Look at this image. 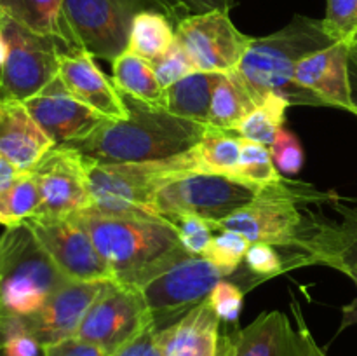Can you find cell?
I'll return each instance as SVG.
<instances>
[{
    "label": "cell",
    "instance_id": "43",
    "mask_svg": "<svg viewBox=\"0 0 357 356\" xmlns=\"http://www.w3.org/2000/svg\"><path fill=\"white\" fill-rule=\"evenodd\" d=\"M0 353L3 356H44V346L31 334H20L10 339Z\"/></svg>",
    "mask_w": 357,
    "mask_h": 356
},
{
    "label": "cell",
    "instance_id": "18",
    "mask_svg": "<svg viewBox=\"0 0 357 356\" xmlns=\"http://www.w3.org/2000/svg\"><path fill=\"white\" fill-rule=\"evenodd\" d=\"M295 82L317 98L323 107L340 108L357 115L347 42H333L303 58L295 70Z\"/></svg>",
    "mask_w": 357,
    "mask_h": 356
},
{
    "label": "cell",
    "instance_id": "29",
    "mask_svg": "<svg viewBox=\"0 0 357 356\" xmlns=\"http://www.w3.org/2000/svg\"><path fill=\"white\" fill-rule=\"evenodd\" d=\"M289 107L291 103L286 98L274 93L265 94L261 101H258L257 107L244 117L236 133L241 138L271 145L279 129L284 128L286 110Z\"/></svg>",
    "mask_w": 357,
    "mask_h": 356
},
{
    "label": "cell",
    "instance_id": "45",
    "mask_svg": "<svg viewBox=\"0 0 357 356\" xmlns=\"http://www.w3.org/2000/svg\"><path fill=\"white\" fill-rule=\"evenodd\" d=\"M24 171H20L9 159L0 156V198L16 184L17 178L23 175Z\"/></svg>",
    "mask_w": 357,
    "mask_h": 356
},
{
    "label": "cell",
    "instance_id": "5",
    "mask_svg": "<svg viewBox=\"0 0 357 356\" xmlns=\"http://www.w3.org/2000/svg\"><path fill=\"white\" fill-rule=\"evenodd\" d=\"M188 171H199L194 147L169 159L150 163H103L87 157L91 208L112 215L159 216L152 208L157 185L171 175Z\"/></svg>",
    "mask_w": 357,
    "mask_h": 356
},
{
    "label": "cell",
    "instance_id": "27",
    "mask_svg": "<svg viewBox=\"0 0 357 356\" xmlns=\"http://www.w3.org/2000/svg\"><path fill=\"white\" fill-rule=\"evenodd\" d=\"M61 6L63 0H0V14L33 34L58 38L65 45Z\"/></svg>",
    "mask_w": 357,
    "mask_h": 356
},
{
    "label": "cell",
    "instance_id": "30",
    "mask_svg": "<svg viewBox=\"0 0 357 356\" xmlns=\"http://www.w3.org/2000/svg\"><path fill=\"white\" fill-rule=\"evenodd\" d=\"M38 205H40V194H38L37 181L31 171H26L0 198V225H21L37 213Z\"/></svg>",
    "mask_w": 357,
    "mask_h": 356
},
{
    "label": "cell",
    "instance_id": "32",
    "mask_svg": "<svg viewBox=\"0 0 357 356\" xmlns=\"http://www.w3.org/2000/svg\"><path fill=\"white\" fill-rule=\"evenodd\" d=\"M251 243L236 230L222 229L213 236L211 243L201 257L208 258L225 276H232L244 262Z\"/></svg>",
    "mask_w": 357,
    "mask_h": 356
},
{
    "label": "cell",
    "instance_id": "2",
    "mask_svg": "<svg viewBox=\"0 0 357 356\" xmlns=\"http://www.w3.org/2000/svg\"><path fill=\"white\" fill-rule=\"evenodd\" d=\"M335 199L338 195L333 192H321L309 184L281 178L261 187L253 201L213 227L216 232L236 230L250 243H267L293 251L295 255L288 262V269H291L298 265L305 244L323 222V216L310 206Z\"/></svg>",
    "mask_w": 357,
    "mask_h": 356
},
{
    "label": "cell",
    "instance_id": "39",
    "mask_svg": "<svg viewBox=\"0 0 357 356\" xmlns=\"http://www.w3.org/2000/svg\"><path fill=\"white\" fill-rule=\"evenodd\" d=\"M243 264L251 274L258 276V279L274 278L286 271L284 258L275 250V246L267 243H251Z\"/></svg>",
    "mask_w": 357,
    "mask_h": 356
},
{
    "label": "cell",
    "instance_id": "48",
    "mask_svg": "<svg viewBox=\"0 0 357 356\" xmlns=\"http://www.w3.org/2000/svg\"><path fill=\"white\" fill-rule=\"evenodd\" d=\"M0 356H3V355H2V353H0Z\"/></svg>",
    "mask_w": 357,
    "mask_h": 356
},
{
    "label": "cell",
    "instance_id": "10",
    "mask_svg": "<svg viewBox=\"0 0 357 356\" xmlns=\"http://www.w3.org/2000/svg\"><path fill=\"white\" fill-rule=\"evenodd\" d=\"M0 30L7 40V59L0 72V100L24 101L40 93L58 77V38L33 34L0 14Z\"/></svg>",
    "mask_w": 357,
    "mask_h": 356
},
{
    "label": "cell",
    "instance_id": "4",
    "mask_svg": "<svg viewBox=\"0 0 357 356\" xmlns=\"http://www.w3.org/2000/svg\"><path fill=\"white\" fill-rule=\"evenodd\" d=\"M333 38L324 31L323 20L296 14L284 28L267 37H253L244 52L237 73L255 100L268 93L286 98L291 105L323 107L309 91L295 82V70L303 58L333 44Z\"/></svg>",
    "mask_w": 357,
    "mask_h": 356
},
{
    "label": "cell",
    "instance_id": "13",
    "mask_svg": "<svg viewBox=\"0 0 357 356\" xmlns=\"http://www.w3.org/2000/svg\"><path fill=\"white\" fill-rule=\"evenodd\" d=\"M40 205L33 216L63 218L91 208L87 157L72 145H56L31 170Z\"/></svg>",
    "mask_w": 357,
    "mask_h": 356
},
{
    "label": "cell",
    "instance_id": "26",
    "mask_svg": "<svg viewBox=\"0 0 357 356\" xmlns=\"http://www.w3.org/2000/svg\"><path fill=\"white\" fill-rule=\"evenodd\" d=\"M174 40L176 30L166 14L152 9L139 10L132 20L126 51L152 63L160 58Z\"/></svg>",
    "mask_w": 357,
    "mask_h": 356
},
{
    "label": "cell",
    "instance_id": "37",
    "mask_svg": "<svg viewBox=\"0 0 357 356\" xmlns=\"http://www.w3.org/2000/svg\"><path fill=\"white\" fill-rule=\"evenodd\" d=\"M271 154L279 173L296 175L303 168V149L296 135L289 129L281 128L271 143Z\"/></svg>",
    "mask_w": 357,
    "mask_h": 356
},
{
    "label": "cell",
    "instance_id": "35",
    "mask_svg": "<svg viewBox=\"0 0 357 356\" xmlns=\"http://www.w3.org/2000/svg\"><path fill=\"white\" fill-rule=\"evenodd\" d=\"M152 10L166 14L176 27L181 20L194 14L211 13V10H225L230 13V9L237 6L239 0H146Z\"/></svg>",
    "mask_w": 357,
    "mask_h": 356
},
{
    "label": "cell",
    "instance_id": "44",
    "mask_svg": "<svg viewBox=\"0 0 357 356\" xmlns=\"http://www.w3.org/2000/svg\"><path fill=\"white\" fill-rule=\"evenodd\" d=\"M342 272L347 274L357 286V265H347V267L342 269ZM352 325H357V299L352 300L347 306L342 307V321L340 327H338V334H342L345 328L352 327Z\"/></svg>",
    "mask_w": 357,
    "mask_h": 356
},
{
    "label": "cell",
    "instance_id": "46",
    "mask_svg": "<svg viewBox=\"0 0 357 356\" xmlns=\"http://www.w3.org/2000/svg\"><path fill=\"white\" fill-rule=\"evenodd\" d=\"M349 47V70H351V84L354 98L357 94V34L347 42Z\"/></svg>",
    "mask_w": 357,
    "mask_h": 356
},
{
    "label": "cell",
    "instance_id": "17",
    "mask_svg": "<svg viewBox=\"0 0 357 356\" xmlns=\"http://www.w3.org/2000/svg\"><path fill=\"white\" fill-rule=\"evenodd\" d=\"M105 283L107 281L66 279L33 316H28L31 335L42 346L75 337L80 323L103 290Z\"/></svg>",
    "mask_w": 357,
    "mask_h": 356
},
{
    "label": "cell",
    "instance_id": "33",
    "mask_svg": "<svg viewBox=\"0 0 357 356\" xmlns=\"http://www.w3.org/2000/svg\"><path fill=\"white\" fill-rule=\"evenodd\" d=\"M169 220L178 232L180 246L190 255H202L208 244L211 243L216 229L209 220L194 215H171Z\"/></svg>",
    "mask_w": 357,
    "mask_h": 356
},
{
    "label": "cell",
    "instance_id": "14",
    "mask_svg": "<svg viewBox=\"0 0 357 356\" xmlns=\"http://www.w3.org/2000/svg\"><path fill=\"white\" fill-rule=\"evenodd\" d=\"M65 278L75 281H112L114 272L82 225L70 216H31L26 222Z\"/></svg>",
    "mask_w": 357,
    "mask_h": 356
},
{
    "label": "cell",
    "instance_id": "11",
    "mask_svg": "<svg viewBox=\"0 0 357 356\" xmlns=\"http://www.w3.org/2000/svg\"><path fill=\"white\" fill-rule=\"evenodd\" d=\"M150 325L152 316L139 290L112 279L105 283L75 337L112 356Z\"/></svg>",
    "mask_w": 357,
    "mask_h": 356
},
{
    "label": "cell",
    "instance_id": "23",
    "mask_svg": "<svg viewBox=\"0 0 357 356\" xmlns=\"http://www.w3.org/2000/svg\"><path fill=\"white\" fill-rule=\"evenodd\" d=\"M218 79L220 73L192 72L164 89L162 108L176 117L208 126L213 91Z\"/></svg>",
    "mask_w": 357,
    "mask_h": 356
},
{
    "label": "cell",
    "instance_id": "6",
    "mask_svg": "<svg viewBox=\"0 0 357 356\" xmlns=\"http://www.w3.org/2000/svg\"><path fill=\"white\" fill-rule=\"evenodd\" d=\"M66 279L26 223L0 234V306L33 316Z\"/></svg>",
    "mask_w": 357,
    "mask_h": 356
},
{
    "label": "cell",
    "instance_id": "19",
    "mask_svg": "<svg viewBox=\"0 0 357 356\" xmlns=\"http://www.w3.org/2000/svg\"><path fill=\"white\" fill-rule=\"evenodd\" d=\"M208 299L169 327L157 330L162 356H222L225 334Z\"/></svg>",
    "mask_w": 357,
    "mask_h": 356
},
{
    "label": "cell",
    "instance_id": "36",
    "mask_svg": "<svg viewBox=\"0 0 357 356\" xmlns=\"http://www.w3.org/2000/svg\"><path fill=\"white\" fill-rule=\"evenodd\" d=\"M152 66L164 89L173 86L174 82L181 80L183 77L190 75L192 72H197L194 63L190 61V58H188V54L178 40H174L173 45L160 58L152 61Z\"/></svg>",
    "mask_w": 357,
    "mask_h": 356
},
{
    "label": "cell",
    "instance_id": "24",
    "mask_svg": "<svg viewBox=\"0 0 357 356\" xmlns=\"http://www.w3.org/2000/svg\"><path fill=\"white\" fill-rule=\"evenodd\" d=\"M112 82L119 93L149 107L162 108L164 87L160 86L152 63L124 51L112 61Z\"/></svg>",
    "mask_w": 357,
    "mask_h": 356
},
{
    "label": "cell",
    "instance_id": "20",
    "mask_svg": "<svg viewBox=\"0 0 357 356\" xmlns=\"http://www.w3.org/2000/svg\"><path fill=\"white\" fill-rule=\"evenodd\" d=\"M54 147L23 101L0 100V156L26 173Z\"/></svg>",
    "mask_w": 357,
    "mask_h": 356
},
{
    "label": "cell",
    "instance_id": "40",
    "mask_svg": "<svg viewBox=\"0 0 357 356\" xmlns=\"http://www.w3.org/2000/svg\"><path fill=\"white\" fill-rule=\"evenodd\" d=\"M291 314L295 320V330H296V356H328L326 349L321 348L314 339L312 332H310L309 325H307L303 311L300 307L298 300L295 295H291Z\"/></svg>",
    "mask_w": 357,
    "mask_h": 356
},
{
    "label": "cell",
    "instance_id": "47",
    "mask_svg": "<svg viewBox=\"0 0 357 356\" xmlns=\"http://www.w3.org/2000/svg\"><path fill=\"white\" fill-rule=\"evenodd\" d=\"M6 59H7V40L6 37H3L2 30H0V72H2Z\"/></svg>",
    "mask_w": 357,
    "mask_h": 356
},
{
    "label": "cell",
    "instance_id": "8",
    "mask_svg": "<svg viewBox=\"0 0 357 356\" xmlns=\"http://www.w3.org/2000/svg\"><path fill=\"white\" fill-rule=\"evenodd\" d=\"M146 9V0H63L66 49H82L93 58L114 61L128 49L135 16Z\"/></svg>",
    "mask_w": 357,
    "mask_h": 356
},
{
    "label": "cell",
    "instance_id": "22",
    "mask_svg": "<svg viewBox=\"0 0 357 356\" xmlns=\"http://www.w3.org/2000/svg\"><path fill=\"white\" fill-rule=\"evenodd\" d=\"M340 220L323 218L316 234L303 250L300 265L319 264L342 271L347 265H357V209L333 202Z\"/></svg>",
    "mask_w": 357,
    "mask_h": 356
},
{
    "label": "cell",
    "instance_id": "38",
    "mask_svg": "<svg viewBox=\"0 0 357 356\" xmlns=\"http://www.w3.org/2000/svg\"><path fill=\"white\" fill-rule=\"evenodd\" d=\"M208 302L213 311L223 323L237 325L244 304V290L232 281H218L211 293L208 295Z\"/></svg>",
    "mask_w": 357,
    "mask_h": 356
},
{
    "label": "cell",
    "instance_id": "31",
    "mask_svg": "<svg viewBox=\"0 0 357 356\" xmlns=\"http://www.w3.org/2000/svg\"><path fill=\"white\" fill-rule=\"evenodd\" d=\"M237 178L257 187L275 184L281 180V173L272 159L271 147L253 140L241 138V159L237 166Z\"/></svg>",
    "mask_w": 357,
    "mask_h": 356
},
{
    "label": "cell",
    "instance_id": "34",
    "mask_svg": "<svg viewBox=\"0 0 357 356\" xmlns=\"http://www.w3.org/2000/svg\"><path fill=\"white\" fill-rule=\"evenodd\" d=\"M324 31L335 42H349L357 34V0H328Z\"/></svg>",
    "mask_w": 357,
    "mask_h": 356
},
{
    "label": "cell",
    "instance_id": "42",
    "mask_svg": "<svg viewBox=\"0 0 357 356\" xmlns=\"http://www.w3.org/2000/svg\"><path fill=\"white\" fill-rule=\"evenodd\" d=\"M44 356H108L103 349L72 337L56 344L44 346Z\"/></svg>",
    "mask_w": 357,
    "mask_h": 356
},
{
    "label": "cell",
    "instance_id": "3",
    "mask_svg": "<svg viewBox=\"0 0 357 356\" xmlns=\"http://www.w3.org/2000/svg\"><path fill=\"white\" fill-rule=\"evenodd\" d=\"M70 218L87 230L115 281L136 286L183 253L178 232L162 216L112 215L87 208Z\"/></svg>",
    "mask_w": 357,
    "mask_h": 356
},
{
    "label": "cell",
    "instance_id": "41",
    "mask_svg": "<svg viewBox=\"0 0 357 356\" xmlns=\"http://www.w3.org/2000/svg\"><path fill=\"white\" fill-rule=\"evenodd\" d=\"M112 356H162L157 328L153 325L146 327Z\"/></svg>",
    "mask_w": 357,
    "mask_h": 356
},
{
    "label": "cell",
    "instance_id": "28",
    "mask_svg": "<svg viewBox=\"0 0 357 356\" xmlns=\"http://www.w3.org/2000/svg\"><path fill=\"white\" fill-rule=\"evenodd\" d=\"M201 173H218L237 178L241 159V136L237 133L209 129L194 147Z\"/></svg>",
    "mask_w": 357,
    "mask_h": 356
},
{
    "label": "cell",
    "instance_id": "12",
    "mask_svg": "<svg viewBox=\"0 0 357 356\" xmlns=\"http://www.w3.org/2000/svg\"><path fill=\"white\" fill-rule=\"evenodd\" d=\"M176 40L199 72L230 73L239 66L250 47V35L243 34L225 10L194 14L174 27Z\"/></svg>",
    "mask_w": 357,
    "mask_h": 356
},
{
    "label": "cell",
    "instance_id": "1",
    "mask_svg": "<svg viewBox=\"0 0 357 356\" xmlns=\"http://www.w3.org/2000/svg\"><path fill=\"white\" fill-rule=\"evenodd\" d=\"M124 98L129 107L128 119H105L87 138L72 147L103 163H150L187 152L208 131V126Z\"/></svg>",
    "mask_w": 357,
    "mask_h": 356
},
{
    "label": "cell",
    "instance_id": "21",
    "mask_svg": "<svg viewBox=\"0 0 357 356\" xmlns=\"http://www.w3.org/2000/svg\"><path fill=\"white\" fill-rule=\"evenodd\" d=\"M222 356H296V330L281 311L261 313L248 327L225 334Z\"/></svg>",
    "mask_w": 357,
    "mask_h": 356
},
{
    "label": "cell",
    "instance_id": "9",
    "mask_svg": "<svg viewBox=\"0 0 357 356\" xmlns=\"http://www.w3.org/2000/svg\"><path fill=\"white\" fill-rule=\"evenodd\" d=\"M227 278L208 258L187 251L139 281V290L157 330L169 327L208 299L218 281Z\"/></svg>",
    "mask_w": 357,
    "mask_h": 356
},
{
    "label": "cell",
    "instance_id": "25",
    "mask_svg": "<svg viewBox=\"0 0 357 356\" xmlns=\"http://www.w3.org/2000/svg\"><path fill=\"white\" fill-rule=\"evenodd\" d=\"M255 107L257 100L236 72L220 73V79L213 91L208 128L236 133L244 117Z\"/></svg>",
    "mask_w": 357,
    "mask_h": 356
},
{
    "label": "cell",
    "instance_id": "16",
    "mask_svg": "<svg viewBox=\"0 0 357 356\" xmlns=\"http://www.w3.org/2000/svg\"><path fill=\"white\" fill-rule=\"evenodd\" d=\"M58 77L66 89L86 107L107 121L129 117L124 94L96 65L93 56L82 49H63L58 54Z\"/></svg>",
    "mask_w": 357,
    "mask_h": 356
},
{
    "label": "cell",
    "instance_id": "7",
    "mask_svg": "<svg viewBox=\"0 0 357 356\" xmlns=\"http://www.w3.org/2000/svg\"><path fill=\"white\" fill-rule=\"evenodd\" d=\"M260 188L227 175L201 171L174 173L157 185L152 208L162 218L194 215L215 225L253 201Z\"/></svg>",
    "mask_w": 357,
    "mask_h": 356
},
{
    "label": "cell",
    "instance_id": "15",
    "mask_svg": "<svg viewBox=\"0 0 357 356\" xmlns=\"http://www.w3.org/2000/svg\"><path fill=\"white\" fill-rule=\"evenodd\" d=\"M23 103L35 122L56 145H72L80 142L105 121L101 115L77 100L59 77Z\"/></svg>",
    "mask_w": 357,
    "mask_h": 356
}]
</instances>
